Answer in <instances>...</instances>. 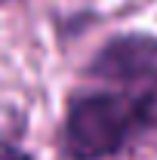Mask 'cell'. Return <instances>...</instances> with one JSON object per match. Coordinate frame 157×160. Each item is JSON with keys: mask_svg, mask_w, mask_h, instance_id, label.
Instances as JSON below:
<instances>
[{"mask_svg": "<svg viewBox=\"0 0 157 160\" xmlns=\"http://www.w3.org/2000/svg\"><path fill=\"white\" fill-rule=\"evenodd\" d=\"M9 3H16V0H0V9H3V6H9Z\"/></svg>", "mask_w": 157, "mask_h": 160, "instance_id": "3957f363", "label": "cell"}, {"mask_svg": "<svg viewBox=\"0 0 157 160\" xmlns=\"http://www.w3.org/2000/svg\"><path fill=\"white\" fill-rule=\"evenodd\" d=\"M157 136V34H111L65 92L56 148L62 160H117Z\"/></svg>", "mask_w": 157, "mask_h": 160, "instance_id": "6da1fadb", "label": "cell"}, {"mask_svg": "<svg viewBox=\"0 0 157 160\" xmlns=\"http://www.w3.org/2000/svg\"><path fill=\"white\" fill-rule=\"evenodd\" d=\"M0 160H37L28 148H22L19 139H6L0 136Z\"/></svg>", "mask_w": 157, "mask_h": 160, "instance_id": "7a4b0ae2", "label": "cell"}]
</instances>
